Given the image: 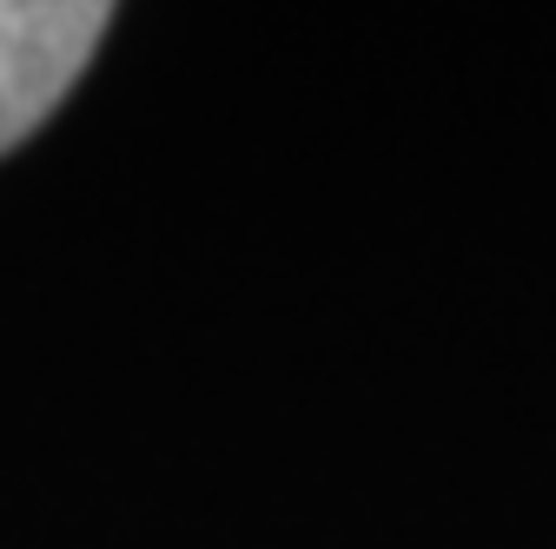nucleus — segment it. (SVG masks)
Wrapping results in <instances>:
<instances>
[{
	"label": "nucleus",
	"instance_id": "1",
	"mask_svg": "<svg viewBox=\"0 0 556 549\" xmlns=\"http://www.w3.org/2000/svg\"><path fill=\"white\" fill-rule=\"evenodd\" d=\"M113 27L100 0H0V153L66 100Z\"/></svg>",
	"mask_w": 556,
	"mask_h": 549
}]
</instances>
